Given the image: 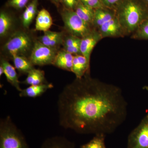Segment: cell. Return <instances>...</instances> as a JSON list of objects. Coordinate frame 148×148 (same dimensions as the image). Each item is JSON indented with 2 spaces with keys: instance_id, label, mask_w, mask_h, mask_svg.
Returning <instances> with one entry per match:
<instances>
[{
  "instance_id": "cell-1",
  "label": "cell",
  "mask_w": 148,
  "mask_h": 148,
  "mask_svg": "<svg viewBox=\"0 0 148 148\" xmlns=\"http://www.w3.org/2000/svg\"><path fill=\"white\" fill-rule=\"evenodd\" d=\"M127 106L120 88L87 73L66 85L58 95L59 123L79 134H110L125 120Z\"/></svg>"
},
{
  "instance_id": "cell-2",
  "label": "cell",
  "mask_w": 148,
  "mask_h": 148,
  "mask_svg": "<svg viewBox=\"0 0 148 148\" xmlns=\"http://www.w3.org/2000/svg\"><path fill=\"white\" fill-rule=\"evenodd\" d=\"M36 39L31 33L25 30H16L3 45V53L12 60L17 56L29 58Z\"/></svg>"
},
{
  "instance_id": "cell-3",
  "label": "cell",
  "mask_w": 148,
  "mask_h": 148,
  "mask_svg": "<svg viewBox=\"0 0 148 148\" xmlns=\"http://www.w3.org/2000/svg\"><path fill=\"white\" fill-rule=\"evenodd\" d=\"M147 18L145 8L134 0L123 2L120 7L117 17L123 30L128 33L136 31Z\"/></svg>"
},
{
  "instance_id": "cell-4",
  "label": "cell",
  "mask_w": 148,
  "mask_h": 148,
  "mask_svg": "<svg viewBox=\"0 0 148 148\" xmlns=\"http://www.w3.org/2000/svg\"><path fill=\"white\" fill-rule=\"evenodd\" d=\"M0 148H29L23 133L9 116L0 121Z\"/></svg>"
},
{
  "instance_id": "cell-5",
  "label": "cell",
  "mask_w": 148,
  "mask_h": 148,
  "mask_svg": "<svg viewBox=\"0 0 148 148\" xmlns=\"http://www.w3.org/2000/svg\"><path fill=\"white\" fill-rule=\"evenodd\" d=\"M61 15L64 29L69 34L82 38L92 32L91 26L80 18L75 11L64 8Z\"/></svg>"
},
{
  "instance_id": "cell-6",
  "label": "cell",
  "mask_w": 148,
  "mask_h": 148,
  "mask_svg": "<svg viewBox=\"0 0 148 148\" xmlns=\"http://www.w3.org/2000/svg\"><path fill=\"white\" fill-rule=\"evenodd\" d=\"M58 50L44 45L36 39L29 58L34 66L53 65Z\"/></svg>"
},
{
  "instance_id": "cell-7",
  "label": "cell",
  "mask_w": 148,
  "mask_h": 148,
  "mask_svg": "<svg viewBox=\"0 0 148 148\" xmlns=\"http://www.w3.org/2000/svg\"><path fill=\"white\" fill-rule=\"evenodd\" d=\"M127 148H148V118L130 133Z\"/></svg>"
},
{
  "instance_id": "cell-8",
  "label": "cell",
  "mask_w": 148,
  "mask_h": 148,
  "mask_svg": "<svg viewBox=\"0 0 148 148\" xmlns=\"http://www.w3.org/2000/svg\"><path fill=\"white\" fill-rule=\"evenodd\" d=\"M102 37L99 32L92 30L88 34L81 39L80 52L90 62V55L93 48Z\"/></svg>"
},
{
  "instance_id": "cell-9",
  "label": "cell",
  "mask_w": 148,
  "mask_h": 148,
  "mask_svg": "<svg viewBox=\"0 0 148 148\" xmlns=\"http://www.w3.org/2000/svg\"><path fill=\"white\" fill-rule=\"evenodd\" d=\"M65 34L64 32L48 31L44 32V34L37 39L44 45L49 47L58 49L62 45Z\"/></svg>"
},
{
  "instance_id": "cell-10",
  "label": "cell",
  "mask_w": 148,
  "mask_h": 148,
  "mask_svg": "<svg viewBox=\"0 0 148 148\" xmlns=\"http://www.w3.org/2000/svg\"><path fill=\"white\" fill-rule=\"evenodd\" d=\"M0 66H2L4 69V74L8 82L18 92H20L22 89L20 87V82L18 80V75L15 67L12 66L6 58L3 57L1 58Z\"/></svg>"
},
{
  "instance_id": "cell-11",
  "label": "cell",
  "mask_w": 148,
  "mask_h": 148,
  "mask_svg": "<svg viewBox=\"0 0 148 148\" xmlns=\"http://www.w3.org/2000/svg\"><path fill=\"white\" fill-rule=\"evenodd\" d=\"M15 21L8 12L2 11L0 13V37L1 39L8 38L14 32Z\"/></svg>"
},
{
  "instance_id": "cell-12",
  "label": "cell",
  "mask_w": 148,
  "mask_h": 148,
  "mask_svg": "<svg viewBox=\"0 0 148 148\" xmlns=\"http://www.w3.org/2000/svg\"><path fill=\"white\" fill-rule=\"evenodd\" d=\"M90 62L82 54L74 56L71 72L77 79H81L88 73Z\"/></svg>"
},
{
  "instance_id": "cell-13",
  "label": "cell",
  "mask_w": 148,
  "mask_h": 148,
  "mask_svg": "<svg viewBox=\"0 0 148 148\" xmlns=\"http://www.w3.org/2000/svg\"><path fill=\"white\" fill-rule=\"evenodd\" d=\"M74 56L64 49L58 50L53 65L59 69L71 72Z\"/></svg>"
},
{
  "instance_id": "cell-14",
  "label": "cell",
  "mask_w": 148,
  "mask_h": 148,
  "mask_svg": "<svg viewBox=\"0 0 148 148\" xmlns=\"http://www.w3.org/2000/svg\"><path fill=\"white\" fill-rule=\"evenodd\" d=\"M99 29V33L102 38L118 36L122 30L120 23L116 17L103 24Z\"/></svg>"
},
{
  "instance_id": "cell-15",
  "label": "cell",
  "mask_w": 148,
  "mask_h": 148,
  "mask_svg": "<svg viewBox=\"0 0 148 148\" xmlns=\"http://www.w3.org/2000/svg\"><path fill=\"white\" fill-rule=\"evenodd\" d=\"M53 87L52 84L46 83L42 84L31 85L27 88L22 89L19 92V95L21 97L36 98L42 95L49 89Z\"/></svg>"
},
{
  "instance_id": "cell-16",
  "label": "cell",
  "mask_w": 148,
  "mask_h": 148,
  "mask_svg": "<svg viewBox=\"0 0 148 148\" xmlns=\"http://www.w3.org/2000/svg\"><path fill=\"white\" fill-rule=\"evenodd\" d=\"M53 24V20L50 13L45 9L38 12L36 18L35 30L44 32L49 30Z\"/></svg>"
},
{
  "instance_id": "cell-17",
  "label": "cell",
  "mask_w": 148,
  "mask_h": 148,
  "mask_svg": "<svg viewBox=\"0 0 148 148\" xmlns=\"http://www.w3.org/2000/svg\"><path fill=\"white\" fill-rule=\"evenodd\" d=\"M40 148H75V144L66 138L54 136L47 138Z\"/></svg>"
},
{
  "instance_id": "cell-18",
  "label": "cell",
  "mask_w": 148,
  "mask_h": 148,
  "mask_svg": "<svg viewBox=\"0 0 148 148\" xmlns=\"http://www.w3.org/2000/svg\"><path fill=\"white\" fill-rule=\"evenodd\" d=\"M38 0H32L26 7L21 16V23L24 29H29L38 14Z\"/></svg>"
},
{
  "instance_id": "cell-19",
  "label": "cell",
  "mask_w": 148,
  "mask_h": 148,
  "mask_svg": "<svg viewBox=\"0 0 148 148\" xmlns=\"http://www.w3.org/2000/svg\"><path fill=\"white\" fill-rule=\"evenodd\" d=\"M81 38L69 34L65 35L62 46L63 49L74 56L81 54L80 52Z\"/></svg>"
},
{
  "instance_id": "cell-20",
  "label": "cell",
  "mask_w": 148,
  "mask_h": 148,
  "mask_svg": "<svg viewBox=\"0 0 148 148\" xmlns=\"http://www.w3.org/2000/svg\"><path fill=\"white\" fill-rule=\"evenodd\" d=\"M12 60L14 67L20 73L27 75L35 68L34 64L28 57L17 56L14 57Z\"/></svg>"
},
{
  "instance_id": "cell-21",
  "label": "cell",
  "mask_w": 148,
  "mask_h": 148,
  "mask_svg": "<svg viewBox=\"0 0 148 148\" xmlns=\"http://www.w3.org/2000/svg\"><path fill=\"white\" fill-rule=\"evenodd\" d=\"M77 14L90 26L93 25L95 9L83 4L80 2L75 10Z\"/></svg>"
},
{
  "instance_id": "cell-22",
  "label": "cell",
  "mask_w": 148,
  "mask_h": 148,
  "mask_svg": "<svg viewBox=\"0 0 148 148\" xmlns=\"http://www.w3.org/2000/svg\"><path fill=\"white\" fill-rule=\"evenodd\" d=\"M23 83L31 86L42 84L47 82L46 80L45 72L34 68L28 73L26 79Z\"/></svg>"
},
{
  "instance_id": "cell-23",
  "label": "cell",
  "mask_w": 148,
  "mask_h": 148,
  "mask_svg": "<svg viewBox=\"0 0 148 148\" xmlns=\"http://www.w3.org/2000/svg\"><path fill=\"white\" fill-rule=\"evenodd\" d=\"M115 16L114 15L108 10L102 8L95 9L93 25L99 28L103 24H105Z\"/></svg>"
},
{
  "instance_id": "cell-24",
  "label": "cell",
  "mask_w": 148,
  "mask_h": 148,
  "mask_svg": "<svg viewBox=\"0 0 148 148\" xmlns=\"http://www.w3.org/2000/svg\"><path fill=\"white\" fill-rule=\"evenodd\" d=\"M81 148H106L105 143V135H95L90 142L83 145Z\"/></svg>"
},
{
  "instance_id": "cell-25",
  "label": "cell",
  "mask_w": 148,
  "mask_h": 148,
  "mask_svg": "<svg viewBox=\"0 0 148 148\" xmlns=\"http://www.w3.org/2000/svg\"><path fill=\"white\" fill-rule=\"evenodd\" d=\"M135 38L139 39H148V18L142 23L134 35Z\"/></svg>"
},
{
  "instance_id": "cell-26",
  "label": "cell",
  "mask_w": 148,
  "mask_h": 148,
  "mask_svg": "<svg viewBox=\"0 0 148 148\" xmlns=\"http://www.w3.org/2000/svg\"><path fill=\"white\" fill-rule=\"evenodd\" d=\"M29 0H8L6 5L9 7L19 10L24 8L27 6Z\"/></svg>"
},
{
  "instance_id": "cell-27",
  "label": "cell",
  "mask_w": 148,
  "mask_h": 148,
  "mask_svg": "<svg viewBox=\"0 0 148 148\" xmlns=\"http://www.w3.org/2000/svg\"><path fill=\"white\" fill-rule=\"evenodd\" d=\"M83 4L94 9L102 8L101 0H80Z\"/></svg>"
},
{
  "instance_id": "cell-28",
  "label": "cell",
  "mask_w": 148,
  "mask_h": 148,
  "mask_svg": "<svg viewBox=\"0 0 148 148\" xmlns=\"http://www.w3.org/2000/svg\"><path fill=\"white\" fill-rule=\"evenodd\" d=\"M80 2V0H61V3L64 5V8L75 10Z\"/></svg>"
},
{
  "instance_id": "cell-29",
  "label": "cell",
  "mask_w": 148,
  "mask_h": 148,
  "mask_svg": "<svg viewBox=\"0 0 148 148\" xmlns=\"http://www.w3.org/2000/svg\"><path fill=\"white\" fill-rule=\"evenodd\" d=\"M102 3L107 6L111 7L116 4L119 0H101Z\"/></svg>"
},
{
  "instance_id": "cell-30",
  "label": "cell",
  "mask_w": 148,
  "mask_h": 148,
  "mask_svg": "<svg viewBox=\"0 0 148 148\" xmlns=\"http://www.w3.org/2000/svg\"><path fill=\"white\" fill-rule=\"evenodd\" d=\"M4 74V69H3L2 66H0V76H1L3 74Z\"/></svg>"
},
{
  "instance_id": "cell-31",
  "label": "cell",
  "mask_w": 148,
  "mask_h": 148,
  "mask_svg": "<svg viewBox=\"0 0 148 148\" xmlns=\"http://www.w3.org/2000/svg\"><path fill=\"white\" fill-rule=\"evenodd\" d=\"M145 1L146 2L148 3V0H145Z\"/></svg>"
}]
</instances>
